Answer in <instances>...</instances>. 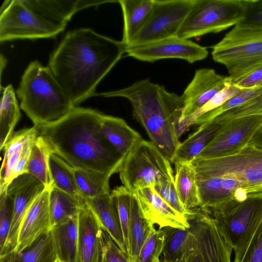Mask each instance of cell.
I'll return each instance as SVG.
<instances>
[{
    "label": "cell",
    "instance_id": "6da1fadb",
    "mask_svg": "<svg viewBox=\"0 0 262 262\" xmlns=\"http://www.w3.org/2000/svg\"><path fill=\"white\" fill-rule=\"evenodd\" d=\"M126 46L82 28L66 34L48 67L74 106L95 96L97 85L126 53Z\"/></svg>",
    "mask_w": 262,
    "mask_h": 262
},
{
    "label": "cell",
    "instance_id": "7a4b0ae2",
    "mask_svg": "<svg viewBox=\"0 0 262 262\" xmlns=\"http://www.w3.org/2000/svg\"><path fill=\"white\" fill-rule=\"evenodd\" d=\"M102 114L92 108L74 106L60 119L37 127L54 153L73 168L111 176L118 172L125 157L104 137L101 127Z\"/></svg>",
    "mask_w": 262,
    "mask_h": 262
},
{
    "label": "cell",
    "instance_id": "3957f363",
    "mask_svg": "<svg viewBox=\"0 0 262 262\" xmlns=\"http://www.w3.org/2000/svg\"><path fill=\"white\" fill-rule=\"evenodd\" d=\"M95 95L129 100L135 118L145 129L150 141L173 163L180 144L177 132L183 110L181 96L168 92L163 85L148 79Z\"/></svg>",
    "mask_w": 262,
    "mask_h": 262
},
{
    "label": "cell",
    "instance_id": "277c9868",
    "mask_svg": "<svg viewBox=\"0 0 262 262\" xmlns=\"http://www.w3.org/2000/svg\"><path fill=\"white\" fill-rule=\"evenodd\" d=\"M16 93L20 108L37 127L60 119L74 107L50 69L37 60L25 70Z\"/></svg>",
    "mask_w": 262,
    "mask_h": 262
},
{
    "label": "cell",
    "instance_id": "5b68a950",
    "mask_svg": "<svg viewBox=\"0 0 262 262\" xmlns=\"http://www.w3.org/2000/svg\"><path fill=\"white\" fill-rule=\"evenodd\" d=\"M208 211L226 242L237 252L262 221V192L237 196Z\"/></svg>",
    "mask_w": 262,
    "mask_h": 262
},
{
    "label": "cell",
    "instance_id": "8992f818",
    "mask_svg": "<svg viewBox=\"0 0 262 262\" xmlns=\"http://www.w3.org/2000/svg\"><path fill=\"white\" fill-rule=\"evenodd\" d=\"M118 172L123 186L131 193L174 180L170 161L154 143L143 139L125 156Z\"/></svg>",
    "mask_w": 262,
    "mask_h": 262
},
{
    "label": "cell",
    "instance_id": "52a82bcc",
    "mask_svg": "<svg viewBox=\"0 0 262 262\" xmlns=\"http://www.w3.org/2000/svg\"><path fill=\"white\" fill-rule=\"evenodd\" d=\"M191 162L196 179L230 176L241 182L248 193L262 192V149L253 145L248 144L231 156Z\"/></svg>",
    "mask_w": 262,
    "mask_h": 262
},
{
    "label": "cell",
    "instance_id": "ba28073f",
    "mask_svg": "<svg viewBox=\"0 0 262 262\" xmlns=\"http://www.w3.org/2000/svg\"><path fill=\"white\" fill-rule=\"evenodd\" d=\"M251 0H193L177 36L189 39L236 25Z\"/></svg>",
    "mask_w": 262,
    "mask_h": 262
},
{
    "label": "cell",
    "instance_id": "9c48e42d",
    "mask_svg": "<svg viewBox=\"0 0 262 262\" xmlns=\"http://www.w3.org/2000/svg\"><path fill=\"white\" fill-rule=\"evenodd\" d=\"M0 41L53 38L67 24L52 21L30 7L26 0H6L0 11Z\"/></svg>",
    "mask_w": 262,
    "mask_h": 262
},
{
    "label": "cell",
    "instance_id": "30bf717a",
    "mask_svg": "<svg viewBox=\"0 0 262 262\" xmlns=\"http://www.w3.org/2000/svg\"><path fill=\"white\" fill-rule=\"evenodd\" d=\"M193 0H154L149 16L126 47L145 45L177 36Z\"/></svg>",
    "mask_w": 262,
    "mask_h": 262
},
{
    "label": "cell",
    "instance_id": "8fae6325",
    "mask_svg": "<svg viewBox=\"0 0 262 262\" xmlns=\"http://www.w3.org/2000/svg\"><path fill=\"white\" fill-rule=\"evenodd\" d=\"M187 218L202 262H231L233 249L218 230L211 214L199 207L191 210Z\"/></svg>",
    "mask_w": 262,
    "mask_h": 262
},
{
    "label": "cell",
    "instance_id": "7c38bea8",
    "mask_svg": "<svg viewBox=\"0 0 262 262\" xmlns=\"http://www.w3.org/2000/svg\"><path fill=\"white\" fill-rule=\"evenodd\" d=\"M212 59L224 65L232 82L262 65V39L238 42L222 40L213 46Z\"/></svg>",
    "mask_w": 262,
    "mask_h": 262
},
{
    "label": "cell",
    "instance_id": "4fadbf2b",
    "mask_svg": "<svg viewBox=\"0 0 262 262\" xmlns=\"http://www.w3.org/2000/svg\"><path fill=\"white\" fill-rule=\"evenodd\" d=\"M261 125L262 114L230 120L214 140L195 158L224 157L238 152L248 144Z\"/></svg>",
    "mask_w": 262,
    "mask_h": 262
},
{
    "label": "cell",
    "instance_id": "5bb4252c",
    "mask_svg": "<svg viewBox=\"0 0 262 262\" xmlns=\"http://www.w3.org/2000/svg\"><path fill=\"white\" fill-rule=\"evenodd\" d=\"M126 53L128 56L146 62L177 58L190 63L204 59L208 55L205 47L177 36L145 45L126 47Z\"/></svg>",
    "mask_w": 262,
    "mask_h": 262
},
{
    "label": "cell",
    "instance_id": "9a60e30c",
    "mask_svg": "<svg viewBox=\"0 0 262 262\" xmlns=\"http://www.w3.org/2000/svg\"><path fill=\"white\" fill-rule=\"evenodd\" d=\"M45 188L40 181L29 173L19 176L9 186L7 193L13 200V216L6 242L0 251V256L15 249L23 219L33 201Z\"/></svg>",
    "mask_w": 262,
    "mask_h": 262
},
{
    "label": "cell",
    "instance_id": "2e32d148",
    "mask_svg": "<svg viewBox=\"0 0 262 262\" xmlns=\"http://www.w3.org/2000/svg\"><path fill=\"white\" fill-rule=\"evenodd\" d=\"M232 82L229 76L218 74L213 69L196 70L193 79L181 96L183 110L179 122L203 106L216 93Z\"/></svg>",
    "mask_w": 262,
    "mask_h": 262
},
{
    "label": "cell",
    "instance_id": "e0dca14e",
    "mask_svg": "<svg viewBox=\"0 0 262 262\" xmlns=\"http://www.w3.org/2000/svg\"><path fill=\"white\" fill-rule=\"evenodd\" d=\"M78 214L76 262H102V226L84 199Z\"/></svg>",
    "mask_w": 262,
    "mask_h": 262
},
{
    "label": "cell",
    "instance_id": "ac0fdd59",
    "mask_svg": "<svg viewBox=\"0 0 262 262\" xmlns=\"http://www.w3.org/2000/svg\"><path fill=\"white\" fill-rule=\"evenodd\" d=\"M50 188H45L27 210L19 227L17 246L14 251L20 252L24 250L39 236L50 231Z\"/></svg>",
    "mask_w": 262,
    "mask_h": 262
},
{
    "label": "cell",
    "instance_id": "d6986e66",
    "mask_svg": "<svg viewBox=\"0 0 262 262\" xmlns=\"http://www.w3.org/2000/svg\"><path fill=\"white\" fill-rule=\"evenodd\" d=\"M145 216L159 228L172 227L183 229L189 228L186 216L169 205L157 193L154 186L139 189L134 192Z\"/></svg>",
    "mask_w": 262,
    "mask_h": 262
},
{
    "label": "cell",
    "instance_id": "ffe728a7",
    "mask_svg": "<svg viewBox=\"0 0 262 262\" xmlns=\"http://www.w3.org/2000/svg\"><path fill=\"white\" fill-rule=\"evenodd\" d=\"M196 183L200 199L199 207L207 211L216 208L237 196L248 194L241 182L230 176L196 179Z\"/></svg>",
    "mask_w": 262,
    "mask_h": 262
},
{
    "label": "cell",
    "instance_id": "44dd1931",
    "mask_svg": "<svg viewBox=\"0 0 262 262\" xmlns=\"http://www.w3.org/2000/svg\"><path fill=\"white\" fill-rule=\"evenodd\" d=\"M230 120L219 115L200 125L185 140L180 142L173 163L194 160L214 140Z\"/></svg>",
    "mask_w": 262,
    "mask_h": 262
},
{
    "label": "cell",
    "instance_id": "7402d4cb",
    "mask_svg": "<svg viewBox=\"0 0 262 262\" xmlns=\"http://www.w3.org/2000/svg\"><path fill=\"white\" fill-rule=\"evenodd\" d=\"M32 8L49 19L67 24L75 13L82 9L97 6L116 1L66 0V1H27Z\"/></svg>",
    "mask_w": 262,
    "mask_h": 262
},
{
    "label": "cell",
    "instance_id": "603a6c76",
    "mask_svg": "<svg viewBox=\"0 0 262 262\" xmlns=\"http://www.w3.org/2000/svg\"><path fill=\"white\" fill-rule=\"evenodd\" d=\"M84 200L96 215L102 228L120 249L127 254L117 209L110 193Z\"/></svg>",
    "mask_w": 262,
    "mask_h": 262
},
{
    "label": "cell",
    "instance_id": "cb8c5ba5",
    "mask_svg": "<svg viewBox=\"0 0 262 262\" xmlns=\"http://www.w3.org/2000/svg\"><path fill=\"white\" fill-rule=\"evenodd\" d=\"M154 225L143 212L136 194L131 193L126 249L130 262L135 261L143 245L154 228Z\"/></svg>",
    "mask_w": 262,
    "mask_h": 262
},
{
    "label": "cell",
    "instance_id": "d4e9b609",
    "mask_svg": "<svg viewBox=\"0 0 262 262\" xmlns=\"http://www.w3.org/2000/svg\"><path fill=\"white\" fill-rule=\"evenodd\" d=\"M101 127L108 142L124 157L142 139L138 132L120 118L102 114Z\"/></svg>",
    "mask_w": 262,
    "mask_h": 262
},
{
    "label": "cell",
    "instance_id": "484cf974",
    "mask_svg": "<svg viewBox=\"0 0 262 262\" xmlns=\"http://www.w3.org/2000/svg\"><path fill=\"white\" fill-rule=\"evenodd\" d=\"M50 232L57 258L62 262H76L78 215L54 226Z\"/></svg>",
    "mask_w": 262,
    "mask_h": 262
},
{
    "label": "cell",
    "instance_id": "4316f807",
    "mask_svg": "<svg viewBox=\"0 0 262 262\" xmlns=\"http://www.w3.org/2000/svg\"><path fill=\"white\" fill-rule=\"evenodd\" d=\"M118 3L123 17L122 41L126 47L147 21L154 0H119Z\"/></svg>",
    "mask_w": 262,
    "mask_h": 262
},
{
    "label": "cell",
    "instance_id": "83f0119b",
    "mask_svg": "<svg viewBox=\"0 0 262 262\" xmlns=\"http://www.w3.org/2000/svg\"><path fill=\"white\" fill-rule=\"evenodd\" d=\"M262 39V0H251L244 18L222 39L238 42Z\"/></svg>",
    "mask_w": 262,
    "mask_h": 262
},
{
    "label": "cell",
    "instance_id": "f1b7e54d",
    "mask_svg": "<svg viewBox=\"0 0 262 262\" xmlns=\"http://www.w3.org/2000/svg\"><path fill=\"white\" fill-rule=\"evenodd\" d=\"M174 164V185L182 205L187 211L199 207L200 199L192 162L177 161Z\"/></svg>",
    "mask_w": 262,
    "mask_h": 262
},
{
    "label": "cell",
    "instance_id": "f546056e",
    "mask_svg": "<svg viewBox=\"0 0 262 262\" xmlns=\"http://www.w3.org/2000/svg\"><path fill=\"white\" fill-rule=\"evenodd\" d=\"M56 259L50 231L20 252L13 251L0 256L1 262H55Z\"/></svg>",
    "mask_w": 262,
    "mask_h": 262
},
{
    "label": "cell",
    "instance_id": "4dcf8cb0",
    "mask_svg": "<svg viewBox=\"0 0 262 262\" xmlns=\"http://www.w3.org/2000/svg\"><path fill=\"white\" fill-rule=\"evenodd\" d=\"M54 151L45 138L38 135L34 140L28 166L29 173L45 186L50 188L52 181L49 168V158Z\"/></svg>",
    "mask_w": 262,
    "mask_h": 262
},
{
    "label": "cell",
    "instance_id": "1f68e13d",
    "mask_svg": "<svg viewBox=\"0 0 262 262\" xmlns=\"http://www.w3.org/2000/svg\"><path fill=\"white\" fill-rule=\"evenodd\" d=\"M21 116L15 93L12 85L1 91L0 105V149L14 133L13 130Z\"/></svg>",
    "mask_w": 262,
    "mask_h": 262
},
{
    "label": "cell",
    "instance_id": "d6a6232c",
    "mask_svg": "<svg viewBox=\"0 0 262 262\" xmlns=\"http://www.w3.org/2000/svg\"><path fill=\"white\" fill-rule=\"evenodd\" d=\"M83 200L52 185L49 195L51 228L77 216Z\"/></svg>",
    "mask_w": 262,
    "mask_h": 262
},
{
    "label": "cell",
    "instance_id": "836d02e7",
    "mask_svg": "<svg viewBox=\"0 0 262 262\" xmlns=\"http://www.w3.org/2000/svg\"><path fill=\"white\" fill-rule=\"evenodd\" d=\"M74 169L76 184L82 198H94L110 192V176L92 170Z\"/></svg>",
    "mask_w": 262,
    "mask_h": 262
},
{
    "label": "cell",
    "instance_id": "e575fe53",
    "mask_svg": "<svg viewBox=\"0 0 262 262\" xmlns=\"http://www.w3.org/2000/svg\"><path fill=\"white\" fill-rule=\"evenodd\" d=\"M49 168L53 186L69 194L81 196L76 184L75 169L72 166L53 153L49 158Z\"/></svg>",
    "mask_w": 262,
    "mask_h": 262
},
{
    "label": "cell",
    "instance_id": "d590c367",
    "mask_svg": "<svg viewBox=\"0 0 262 262\" xmlns=\"http://www.w3.org/2000/svg\"><path fill=\"white\" fill-rule=\"evenodd\" d=\"M162 229L165 234L163 259L177 262L191 244L193 235L188 229L165 227Z\"/></svg>",
    "mask_w": 262,
    "mask_h": 262
},
{
    "label": "cell",
    "instance_id": "8d00e7d4",
    "mask_svg": "<svg viewBox=\"0 0 262 262\" xmlns=\"http://www.w3.org/2000/svg\"><path fill=\"white\" fill-rule=\"evenodd\" d=\"M241 91V90L235 86L233 82L226 86L203 106L186 117L179 122L177 132L178 138H180L184 132L194 125V122L198 118L220 106Z\"/></svg>",
    "mask_w": 262,
    "mask_h": 262
},
{
    "label": "cell",
    "instance_id": "74e56055",
    "mask_svg": "<svg viewBox=\"0 0 262 262\" xmlns=\"http://www.w3.org/2000/svg\"><path fill=\"white\" fill-rule=\"evenodd\" d=\"M261 95H262V84L251 89L241 90L238 94L220 106L198 118L195 120L194 125H200L214 119L227 111L242 105Z\"/></svg>",
    "mask_w": 262,
    "mask_h": 262
},
{
    "label": "cell",
    "instance_id": "f35d334b",
    "mask_svg": "<svg viewBox=\"0 0 262 262\" xmlns=\"http://www.w3.org/2000/svg\"><path fill=\"white\" fill-rule=\"evenodd\" d=\"M110 194L117 209L124 241L127 249L131 193L124 186H120L115 187Z\"/></svg>",
    "mask_w": 262,
    "mask_h": 262
},
{
    "label": "cell",
    "instance_id": "ab89813d",
    "mask_svg": "<svg viewBox=\"0 0 262 262\" xmlns=\"http://www.w3.org/2000/svg\"><path fill=\"white\" fill-rule=\"evenodd\" d=\"M165 234L162 228L152 229L135 262H156L163 252Z\"/></svg>",
    "mask_w": 262,
    "mask_h": 262
},
{
    "label": "cell",
    "instance_id": "60d3db41",
    "mask_svg": "<svg viewBox=\"0 0 262 262\" xmlns=\"http://www.w3.org/2000/svg\"><path fill=\"white\" fill-rule=\"evenodd\" d=\"M38 135V129L34 125L14 133L3 149L4 157L1 169L4 167L11 156L20 152L29 142L35 139Z\"/></svg>",
    "mask_w": 262,
    "mask_h": 262
},
{
    "label": "cell",
    "instance_id": "b9f144b4",
    "mask_svg": "<svg viewBox=\"0 0 262 262\" xmlns=\"http://www.w3.org/2000/svg\"><path fill=\"white\" fill-rule=\"evenodd\" d=\"M234 253L233 262H262V221L247 242Z\"/></svg>",
    "mask_w": 262,
    "mask_h": 262
},
{
    "label": "cell",
    "instance_id": "7bdbcfd3",
    "mask_svg": "<svg viewBox=\"0 0 262 262\" xmlns=\"http://www.w3.org/2000/svg\"><path fill=\"white\" fill-rule=\"evenodd\" d=\"M13 210L12 199L7 191L0 194V251L6 242L11 227Z\"/></svg>",
    "mask_w": 262,
    "mask_h": 262
},
{
    "label": "cell",
    "instance_id": "ee69618b",
    "mask_svg": "<svg viewBox=\"0 0 262 262\" xmlns=\"http://www.w3.org/2000/svg\"><path fill=\"white\" fill-rule=\"evenodd\" d=\"M154 188L159 195L173 209L187 217L190 213L182 205L175 187L174 181H167L156 184Z\"/></svg>",
    "mask_w": 262,
    "mask_h": 262
},
{
    "label": "cell",
    "instance_id": "f6af8a7d",
    "mask_svg": "<svg viewBox=\"0 0 262 262\" xmlns=\"http://www.w3.org/2000/svg\"><path fill=\"white\" fill-rule=\"evenodd\" d=\"M102 237L103 245L102 262H130L127 254L120 249L109 234L103 228Z\"/></svg>",
    "mask_w": 262,
    "mask_h": 262
},
{
    "label": "cell",
    "instance_id": "bcb514c9",
    "mask_svg": "<svg viewBox=\"0 0 262 262\" xmlns=\"http://www.w3.org/2000/svg\"><path fill=\"white\" fill-rule=\"evenodd\" d=\"M34 140V139L29 142L20 151L19 157L10 178L11 183L19 176L28 173V166Z\"/></svg>",
    "mask_w": 262,
    "mask_h": 262
},
{
    "label": "cell",
    "instance_id": "7dc6e473",
    "mask_svg": "<svg viewBox=\"0 0 262 262\" xmlns=\"http://www.w3.org/2000/svg\"><path fill=\"white\" fill-rule=\"evenodd\" d=\"M233 83L240 90L251 89L262 84V65Z\"/></svg>",
    "mask_w": 262,
    "mask_h": 262
},
{
    "label": "cell",
    "instance_id": "c3c4849f",
    "mask_svg": "<svg viewBox=\"0 0 262 262\" xmlns=\"http://www.w3.org/2000/svg\"><path fill=\"white\" fill-rule=\"evenodd\" d=\"M177 262H202L200 255L194 246L193 236L191 244Z\"/></svg>",
    "mask_w": 262,
    "mask_h": 262
},
{
    "label": "cell",
    "instance_id": "681fc988",
    "mask_svg": "<svg viewBox=\"0 0 262 262\" xmlns=\"http://www.w3.org/2000/svg\"><path fill=\"white\" fill-rule=\"evenodd\" d=\"M255 147L262 149V125L258 128L248 143Z\"/></svg>",
    "mask_w": 262,
    "mask_h": 262
},
{
    "label": "cell",
    "instance_id": "f907efd6",
    "mask_svg": "<svg viewBox=\"0 0 262 262\" xmlns=\"http://www.w3.org/2000/svg\"><path fill=\"white\" fill-rule=\"evenodd\" d=\"M7 60L5 59L4 57L3 56L2 54H1V74H2V71L3 68L6 65Z\"/></svg>",
    "mask_w": 262,
    "mask_h": 262
},
{
    "label": "cell",
    "instance_id": "816d5d0a",
    "mask_svg": "<svg viewBox=\"0 0 262 262\" xmlns=\"http://www.w3.org/2000/svg\"><path fill=\"white\" fill-rule=\"evenodd\" d=\"M156 262H167V261L164 260V259H162V260L158 259Z\"/></svg>",
    "mask_w": 262,
    "mask_h": 262
},
{
    "label": "cell",
    "instance_id": "f5cc1de1",
    "mask_svg": "<svg viewBox=\"0 0 262 262\" xmlns=\"http://www.w3.org/2000/svg\"><path fill=\"white\" fill-rule=\"evenodd\" d=\"M55 262H62V261H61V260H60L59 259L57 258L56 259V260L55 261Z\"/></svg>",
    "mask_w": 262,
    "mask_h": 262
}]
</instances>
